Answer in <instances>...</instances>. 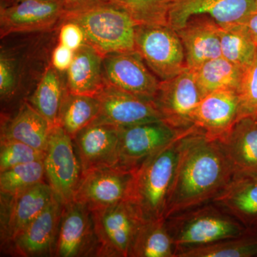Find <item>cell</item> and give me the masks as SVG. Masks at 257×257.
I'll list each match as a JSON object with an SVG mask.
<instances>
[{"mask_svg": "<svg viewBox=\"0 0 257 257\" xmlns=\"http://www.w3.org/2000/svg\"><path fill=\"white\" fill-rule=\"evenodd\" d=\"M74 52L62 44H56L51 52L50 63L57 70L67 72L73 62Z\"/></svg>", "mask_w": 257, "mask_h": 257, "instance_id": "8d00e7d4", "label": "cell"}, {"mask_svg": "<svg viewBox=\"0 0 257 257\" xmlns=\"http://www.w3.org/2000/svg\"><path fill=\"white\" fill-rule=\"evenodd\" d=\"M165 220L177 249L175 257L192 248L239 236L247 230L212 202L177 213Z\"/></svg>", "mask_w": 257, "mask_h": 257, "instance_id": "3957f363", "label": "cell"}, {"mask_svg": "<svg viewBox=\"0 0 257 257\" xmlns=\"http://www.w3.org/2000/svg\"><path fill=\"white\" fill-rule=\"evenodd\" d=\"M238 94L241 118H257V52L253 62L243 70Z\"/></svg>", "mask_w": 257, "mask_h": 257, "instance_id": "e575fe53", "label": "cell"}, {"mask_svg": "<svg viewBox=\"0 0 257 257\" xmlns=\"http://www.w3.org/2000/svg\"><path fill=\"white\" fill-rule=\"evenodd\" d=\"M244 69L226 60L217 57L204 62L193 69L203 97L211 92L223 89L238 92Z\"/></svg>", "mask_w": 257, "mask_h": 257, "instance_id": "4316f807", "label": "cell"}, {"mask_svg": "<svg viewBox=\"0 0 257 257\" xmlns=\"http://www.w3.org/2000/svg\"><path fill=\"white\" fill-rule=\"evenodd\" d=\"M219 142L235 174L257 173V118L245 116Z\"/></svg>", "mask_w": 257, "mask_h": 257, "instance_id": "603a6c76", "label": "cell"}, {"mask_svg": "<svg viewBox=\"0 0 257 257\" xmlns=\"http://www.w3.org/2000/svg\"><path fill=\"white\" fill-rule=\"evenodd\" d=\"M66 13L63 1L26 0L0 7V37L54 32L60 28Z\"/></svg>", "mask_w": 257, "mask_h": 257, "instance_id": "30bf717a", "label": "cell"}, {"mask_svg": "<svg viewBox=\"0 0 257 257\" xmlns=\"http://www.w3.org/2000/svg\"><path fill=\"white\" fill-rule=\"evenodd\" d=\"M63 21L80 26L86 44L102 56L135 51L138 24L124 10L109 2L82 11L67 13Z\"/></svg>", "mask_w": 257, "mask_h": 257, "instance_id": "277c9868", "label": "cell"}, {"mask_svg": "<svg viewBox=\"0 0 257 257\" xmlns=\"http://www.w3.org/2000/svg\"><path fill=\"white\" fill-rule=\"evenodd\" d=\"M30 50L23 47L1 45L0 50V98L2 102H9L21 94L29 77V69L33 55Z\"/></svg>", "mask_w": 257, "mask_h": 257, "instance_id": "484cf974", "label": "cell"}, {"mask_svg": "<svg viewBox=\"0 0 257 257\" xmlns=\"http://www.w3.org/2000/svg\"><path fill=\"white\" fill-rule=\"evenodd\" d=\"M26 0H0V7L9 6ZM47 1H63V0H47Z\"/></svg>", "mask_w": 257, "mask_h": 257, "instance_id": "ab89813d", "label": "cell"}, {"mask_svg": "<svg viewBox=\"0 0 257 257\" xmlns=\"http://www.w3.org/2000/svg\"><path fill=\"white\" fill-rule=\"evenodd\" d=\"M203 99L195 75L187 68L173 78L160 81L154 104L162 120L179 130L194 126V114Z\"/></svg>", "mask_w": 257, "mask_h": 257, "instance_id": "9c48e42d", "label": "cell"}, {"mask_svg": "<svg viewBox=\"0 0 257 257\" xmlns=\"http://www.w3.org/2000/svg\"><path fill=\"white\" fill-rule=\"evenodd\" d=\"M52 126L25 100L12 117L2 118L1 138L10 139L45 152Z\"/></svg>", "mask_w": 257, "mask_h": 257, "instance_id": "cb8c5ba5", "label": "cell"}, {"mask_svg": "<svg viewBox=\"0 0 257 257\" xmlns=\"http://www.w3.org/2000/svg\"><path fill=\"white\" fill-rule=\"evenodd\" d=\"M57 32L59 43L69 47L74 52L86 44L85 35L82 29L73 22H62Z\"/></svg>", "mask_w": 257, "mask_h": 257, "instance_id": "d590c367", "label": "cell"}, {"mask_svg": "<svg viewBox=\"0 0 257 257\" xmlns=\"http://www.w3.org/2000/svg\"><path fill=\"white\" fill-rule=\"evenodd\" d=\"M194 128L184 131L135 169L130 199L138 206L145 221L165 219L181 153L186 138Z\"/></svg>", "mask_w": 257, "mask_h": 257, "instance_id": "7a4b0ae2", "label": "cell"}, {"mask_svg": "<svg viewBox=\"0 0 257 257\" xmlns=\"http://www.w3.org/2000/svg\"><path fill=\"white\" fill-rule=\"evenodd\" d=\"M135 50L160 81L173 78L187 69L183 45L168 24L137 25Z\"/></svg>", "mask_w": 257, "mask_h": 257, "instance_id": "8992f818", "label": "cell"}, {"mask_svg": "<svg viewBox=\"0 0 257 257\" xmlns=\"http://www.w3.org/2000/svg\"><path fill=\"white\" fill-rule=\"evenodd\" d=\"M49 184L42 182L13 196H1V243L8 248L10 243L35 219L53 199Z\"/></svg>", "mask_w": 257, "mask_h": 257, "instance_id": "5bb4252c", "label": "cell"}, {"mask_svg": "<svg viewBox=\"0 0 257 257\" xmlns=\"http://www.w3.org/2000/svg\"><path fill=\"white\" fill-rule=\"evenodd\" d=\"M212 202L247 229L257 228V173L235 174Z\"/></svg>", "mask_w": 257, "mask_h": 257, "instance_id": "44dd1931", "label": "cell"}, {"mask_svg": "<svg viewBox=\"0 0 257 257\" xmlns=\"http://www.w3.org/2000/svg\"><path fill=\"white\" fill-rule=\"evenodd\" d=\"M45 152L40 151L30 145L1 138L0 141V172L15 166L44 160Z\"/></svg>", "mask_w": 257, "mask_h": 257, "instance_id": "836d02e7", "label": "cell"}, {"mask_svg": "<svg viewBox=\"0 0 257 257\" xmlns=\"http://www.w3.org/2000/svg\"><path fill=\"white\" fill-rule=\"evenodd\" d=\"M63 2L67 13H74L109 3V0H63Z\"/></svg>", "mask_w": 257, "mask_h": 257, "instance_id": "74e56055", "label": "cell"}, {"mask_svg": "<svg viewBox=\"0 0 257 257\" xmlns=\"http://www.w3.org/2000/svg\"><path fill=\"white\" fill-rule=\"evenodd\" d=\"M82 172L98 167L119 165L120 128L91 124L73 139Z\"/></svg>", "mask_w": 257, "mask_h": 257, "instance_id": "d6986e66", "label": "cell"}, {"mask_svg": "<svg viewBox=\"0 0 257 257\" xmlns=\"http://www.w3.org/2000/svg\"><path fill=\"white\" fill-rule=\"evenodd\" d=\"M119 128L118 165L132 170L186 131L177 130L162 119Z\"/></svg>", "mask_w": 257, "mask_h": 257, "instance_id": "7c38bea8", "label": "cell"}, {"mask_svg": "<svg viewBox=\"0 0 257 257\" xmlns=\"http://www.w3.org/2000/svg\"><path fill=\"white\" fill-rule=\"evenodd\" d=\"M177 249L165 219L145 221L139 230L130 257H175Z\"/></svg>", "mask_w": 257, "mask_h": 257, "instance_id": "83f0119b", "label": "cell"}, {"mask_svg": "<svg viewBox=\"0 0 257 257\" xmlns=\"http://www.w3.org/2000/svg\"><path fill=\"white\" fill-rule=\"evenodd\" d=\"M63 204L54 196L46 208L19 234L8 249L15 256H54Z\"/></svg>", "mask_w": 257, "mask_h": 257, "instance_id": "e0dca14e", "label": "cell"}, {"mask_svg": "<svg viewBox=\"0 0 257 257\" xmlns=\"http://www.w3.org/2000/svg\"><path fill=\"white\" fill-rule=\"evenodd\" d=\"M175 0H109L124 10L138 25L168 24L169 12Z\"/></svg>", "mask_w": 257, "mask_h": 257, "instance_id": "d6a6232c", "label": "cell"}, {"mask_svg": "<svg viewBox=\"0 0 257 257\" xmlns=\"http://www.w3.org/2000/svg\"><path fill=\"white\" fill-rule=\"evenodd\" d=\"M221 56L243 69L253 62L257 45L246 24L219 28Z\"/></svg>", "mask_w": 257, "mask_h": 257, "instance_id": "f546056e", "label": "cell"}, {"mask_svg": "<svg viewBox=\"0 0 257 257\" xmlns=\"http://www.w3.org/2000/svg\"><path fill=\"white\" fill-rule=\"evenodd\" d=\"M247 26L253 40L257 45V12L253 13L249 18L248 19L246 23H245Z\"/></svg>", "mask_w": 257, "mask_h": 257, "instance_id": "f35d334b", "label": "cell"}, {"mask_svg": "<svg viewBox=\"0 0 257 257\" xmlns=\"http://www.w3.org/2000/svg\"><path fill=\"white\" fill-rule=\"evenodd\" d=\"M105 84L146 100L153 101L160 80L135 51L104 56Z\"/></svg>", "mask_w": 257, "mask_h": 257, "instance_id": "8fae6325", "label": "cell"}, {"mask_svg": "<svg viewBox=\"0 0 257 257\" xmlns=\"http://www.w3.org/2000/svg\"><path fill=\"white\" fill-rule=\"evenodd\" d=\"M135 171L119 165L84 171L73 201L94 211L130 199Z\"/></svg>", "mask_w": 257, "mask_h": 257, "instance_id": "ba28073f", "label": "cell"}, {"mask_svg": "<svg viewBox=\"0 0 257 257\" xmlns=\"http://www.w3.org/2000/svg\"><path fill=\"white\" fill-rule=\"evenodd\" d=\"M99 106L96 96L74 94L67 91L61 106L58 125L73 140L83 128L94 122L99 114Z\"/></svg>", "mask_w": 257, "mask_h": 257, "instance_id": "f1b7e54d", "label": "cell"}, {"mask_svg": "<svg viewBox=\"0 0 257 257\" xmlns=\"http://www.w3.org/2000/svg\"><path fill=\"white\" fill-rule=\"evenodd\" d=\"M45 176L54 194L62 204L74 200L82 176L73 140L59 125L51 130L44 158Z\"/></svg>", "mask_w": 257, "mask_h": 257, "instance_id": "52a82bcc", "label": "cell"}, {"mask_svg": "<svg viewBox=\"0 0 257 257\" xmlns=\"http://www.w3.org/2000/svg\"><path fill=\"white\" fill-rule=\"evenodd\" d=\"M99 111L92 124L117 127L132 126L162 119L153 101L142 99L105 84L97 95Z\"/></svg>", "mask_w": 257, "mask_h": 257, "instance_id": "2e32d148", "label": "cell"}, {"mask_svg": "<svg viewBox=\"0 0 257 257\" xmlns=\"http://www.w3.org/2000/svg\"><path fill=\"white\" fill-rule=\"evenodd\" d=\"M256 7H257V0H256Z\"/></svg>", "mask_w": 257, "mask_h": 257, "instance_id": "60d3db41", "label": "cell"}, {"mask_svg": "<svg viewBox=\"0 0 257 257\" xmlns=\"http://www.w3.org/2000/svg\"><path fill=\"white\" fill-rule=\"evenodd\" d=\"M177 257H257V228L235 237L192 248Z\"/></svg>", "mask_w": 257, "mask_h": 257, "instance_id": "4dcf8cb0", "label": "cell"}, {"mask_svg": "<svg viewBox=\"0 0 257 257\" xmlns=\"http://www.w3.org/2000/svg\"><path fill=\"white\" fill-rule=\"evenodd\" d=\"M67 92L65 73L57 70L50 62L27 100L53 127L58 125L61 106Z\"/></svg>", "mask_w": 257, "mask_h": 257, "instance_id": "d4e9b609", "label": "cell"}, {"mask_svg": "<svg viewBox=\"0 0 257 257\" xmlns=\"http://www.w3.org/2000/svg\"><path fill=\"white\" fill-rule=\"evenodd\" d=\"M45 168L44 161L15 166L0 173L1 196L13 197L35 184L44 182Z\"/></svg>", "mask_w": 257, "mask_h": 257, "instance_id": "1f68e13d", "label": "cell"}, {"mask_svg": "<svg viewBox=\"0 0 257 257\" xmlns=\"http://www.w3.org/2000/svg\"><path fill=\"white\" fill-rule=\"evenodd\" d=\"M241 118L237 91L223 89L203 97L194 114V125L208 139L220 141Z\"/></svg>", "mask_w": 257, "mask_h": 257, "instance_id": "ac0fdd59", "label": "cell"}, {"mask_svg": "<svg viewBox=\"0 0 257 257\" xmlns=\"http://www.w3.org/2000/svg\"><path fill=\"white\" fill-rule=\"evenodd\" d=\"M219 26L205 15H194L176 30L184 50L187 68L195 69L207 61L221 57Z\"/></svg>", "mask_w": 257, "mask_h": 257, "instance_id": "ffe728a7", "label": "cell"}, {"mask_svg": "<svg viewBox=\"0 0 257 257\" xmlns=\"http://www.w3.org/2000/svg\"><path fill=\"white\" fill-rule=\"evenodd\" d=\"M257 12L256 0H175L169 12L167 23L177 30L191 17L205 15L219 26L246 23Z\"/></svg>", "mask_w": 257, "mask_h": 257, "instance_id": "9a60e30c", "label": "cell"}, {"mask_svg": "<svg viewBox=\"0 0 257 257\" xmlns=\"http://www.w3.org/2000/svg\"><path fill=\"white\" fill-rule=\"evenodd\" d=\"M101 55L84 44L74 52L73 62L65 72L67 91L81 95L95 96L105 86Z\"/></svg>", "mask_w": 257, "mask_h": 257, "instance_id": "7402d4cb", "label": "cell"}, {"mask_svg": "<svg viewBox=\"0 0 257 257\" xmlns=\"http://www.w3.org/2000/svg\"><path fill=\"white\" fill-rule=\"evenodd\" d=\"M234 175V168L219 142L209 140L195 126L186 138L165 219L212 202Z\"/></svg>", "mask_w": 257, "mask_h": 257, "instance_id": "6da1fadb", "label": "cell"}, {"mask_svg": "<svg viewBox=\"0 0 257 257\" xmlns=\"http://www.w3.org/2000/svg\"><path fill=\"white\" fill-rule=\"evenodd\" d=\"M98 241L96 256L130 257V251L145 219L130 199L92 211Z\"/></svg>", "mask_w": 257, "mask_h": 257, "instance_id": "5b68a950", "label": "cell"}, {"mask_svg": "<svg viewBox=\"0 0 257 257\" xmlns=\"http://www.w3.org/2000/svg\"><path fill=\"white\" fill-rule=\"evenodd\" d=\"M97 250L92 211L75 201L64 204L54 256H96Z\"/></svg>", "mask_w": 257, "mask_h": 257, "instance_id": "4fadbf2b", "label": "cell"}]
</instances>
